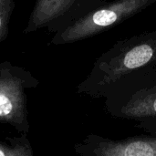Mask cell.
I'll use <instances>...</instances> for the list:
<instances>
[{
  "label": "cell",
  "instance_id": "3",
  "mask_svg": "<svg viewBox=\"0 0 156 156\" xmlns=\"http://www.w3.org/2000/svg\"><path fill=\"white\" fill-rule=\"evenodd\" d=\"M155 3L156 0H105L54 33L49 44H71L92 37L133 17Z\"/></svg>",
  "mask_w": 156,
  "mask_h": 156
},
{
  "label": "cell",
  "instance_id": "2",
  "mask_svg": "<svg viewBox=\"0 0 156 156\" xmlns=\"http://www.w3.org/2000/svg\"><path fill=\"white\" fill-rule=\"evenodd\" d=\"M103 99L104 110L111 117L136 122L156 118V66L122 78Z\"/></svg>",
  "mask_w": 156,
  "mask_h": 156
},
{
  "label": "cell",
  "instance_id": "6",
  "mask_svg": "<svg viewBox=\"0 0 156 156\" xmlns=\"http://www.w3.org/2000/svg\"><path fill=\"white\" fill-rule=\"evenodd\" d=\"M104 2L105 0H36L23 33L47 28L54 34Z\"/></svg>",
  "mask_w": 156,
  "mask_h": 156
},
{
  "label": "cell",
  "instance_id": "7",
  "mask_svg": "<svg viewBox=\"0 0 156 156\" xmlns=\"http://www.w3.org/2000/svg\"><path fill=\"white\" fill-rule=\"evenodd\" d=\"M9 144L0 142V156H32L33 151L27 135L22 134L20 137L9 138Z\"/></svg>",
  "mask_w": 156,
  "mask_h": 156
},
{
  "label": "cell",
  "instance_id": "5",
  "mask_svg": "<svg viewBox=\"0 0 156 156\" xmlns=\"http://www.w3.org/2000/svg\"><path fill=\"white\" fill-rule=\"evenodd\" d=\"M136 127L148 134L112 140L90 133L74 151L81 156H156V118L139 121Z\"/></svg>",
  "mask_w": 156,
  "mask_h": 156
},
{
  "label": "cell",
  "instance_id": "1",
  "mask_svg": "<svg viewBox=\"0 0 156 156\" xmlns=\"http://www.w3.org/2000/svg\"><path fill=\"white\" fill-rule=\"evenodd\" d=\"M156 66V30L145 31L117 41L94 62L78 94L101 99L120 80L147 67Z\"/></svg>",
  "mask_w": 156,
  "mask_h": 156
},
{
  "label": "cell",
  "instance_id": "8",
  "mask_svg": "<svg viewBox=\"0 0 156 156\" xmlns=\"http://www.w3.org/2000/svg\"><path fill=\"white\" fill-rule=\"evenodd\" d=\"M15 5V0H0V43L5 41L8 37L9 23Z\"/></svg>",
  "mask_w": 156,
  "mask_h": 156
},
{
  "label": "cell",
  "instance_id": "4",
  "mask_svg": "<svg viewBox=\"0 0 156 156\" xmlns=\"http://www.w3.org/2000/svg\"><path fill=\"white\" fill-rule=\"evenodd\" d=\"M38 84L26 69L6 60L0 63V123L11 126L21 134L29 133L27 90Z\"/></svg>",
  "mask_w": 156,
  "mask_h": 156
}]
</instances>
